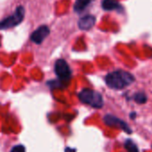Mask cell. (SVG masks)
<instances>
[{"mask_svg": "<svg viewBox=\"0 0 152 152\" xmlns=\"http://www.w3.org/2000/svg\"><path fill=\"white\" fill-rule=\"evenodd\" d=\"M105 82L110 89L122 90L132 84L134 82V77L132 74L126 71L118 70L107 74Z\"/></svg>", "mask_w": 152, "mask_h": 152, "instance_id": "6da1fadb", "label": "cell"}, {"mask_svg": "<svg viewBox=\"0 0 152 152\" xmlns=\"http://www.w3.org/2000/svg\"><path fill=\"white\" fill-rule=\"evenodd\" d=\"M80 100L94 108H101L104 105L103 97L98 91L90 89L83 90L78 95Z\"/></svg>", "mask_w": 152, "mask_h": 152, "instance_id": "7a4b0ae2", "label": "cell"}, {"mask_svg": "<svg viewBox=\"0 0 152 152\" xmlns=\"http://www.w3.org/2000/svg\"><path fill=\"white\" fill-rule=\"evenodd\" d=\"M24 15H25V10L23 7H18L15 12L11 16H8L4 20L0 21V30L11 29L19 25L23 21Z\"/></svg>", "mask_w": 152, "mask_h": 152, "instance_id": "3957f363", "label": "cell"}, {"mask_svg": "<svg viewBox=\"0 0 152 152\" xmlns=\"http://www.w3.org/2000/svg\"><path fill=\"white\" fill-rule=\"evenodd\" d=\"M55 72L60 81H69L72 78V71L67 62L64 59H58L55 64Z\"/></svg>", "mask_w": 152, "mask_h": 152, "instance_id": "277c9868", "label": "cell"}, {"mask_svg": "<svg viewBox=\"0 0 152 152\" xmlns=\"http://www.w3.org/2000/svg\"><path fill=\"white\" fill-rule=\"evenodd\" d=\"M104 122L108 126H115L119 127L120 129L124 130L126 133H132V129L129 127V125L123 120L119 119L118 117H115L112 115H107L104 116Z\"/></svg>", "mask_w": 152, "mask_h": 152, "instance_id": "5b68a950", "label": "cell"}, {"mask_svg": "<svg viewBox=\"0 0 152 152\" xmlns=\"http://www.w3.org/2000/svg\"><path fill=\"white\" fill-rule=\"evenodd\" d=\"M50 30L47 25L39 26L37 30H35L31 35V40L35 44H41L43 40L49 35Z\"/></svg>", "mask_w": 152, "mask_h": 152, "instance_id": "8992f818", "label": "cell"}, {"mask_svg": "<svg viewBox=\"0 0 152 152\" xmlns=\"http://www.w3.org/2000/svg\"><path fill=\"white\" fill-rule=\"evenodd\" d=\"M95 23H96V17L91 15H89L82 17L78 21V27L83 31H88L91 29L95 25Z\"/></svg>", "mask_w": 152, "mask_h": 152, "instance_id": "52a82bcc", "label": "cell"}, {"mask_svg": "<svg viewBox=\"0 0 152 152\" xmlns=\"http://www.w3.org/2000/svg\"><path fill=\"white\" fill-rule=\"evenodd\" d=\"M102 8L106 11H114L122 9V7L116 0H103Z\"/></svg>", "mask_w": 152, "mask_h": 152, "instance_id": "ba28073f", "label": "cell"}, {"mask_svg": "<svg viewBox=\"0 0 152 152\" xmlns=\"http://www.w3.org/2000/svg\"><path fill=\"white\" fill-rule=\"evenodd\" d=\"M91 0H76L74 3L73 9L75 12L81 13L91 4Z\"/></svg>", "mask_w": 152, "mask_h": 152, "instance_id": "9c48e42d", "label": "cell"}, {"mask_svg": "<svg viewBox=\"0 0 152 152\" xmlns=\"http://www.w3.org/2000/svg\"><path fill=\"white\" fill-rule=\"evenodd\" d=\"M124 147H125V148L127 149L128 152H139V149H138L136 144L130 139L125 140Z\"/></svg>", "mask_w": 152, "mask_h": 152, "instance_id": "30bf717a", "label": "cell"}, {"mask_svg": "<svg viewBox=\"0 0 152 152\" xmlns=\"http://www.w3.org/2000/svg\"><path fill=\"white\" fill-rule=\"evenodd\" d=\"M134 100L139 104H143L147 101V97L143 93H137L134 95Z\"/></svg>", "mask_w": 152, "mask_h": 152, "instance_id": "8fae6325", "label": "cell"}, {"mask_svg": "<svg viewBox=\"0 0 152 152\" xmlns=\"http://www.w3.org/2000/svg\"><path fill=\"white\" fill-rule=\"evenodd\" d=\"M11 152H26V150L23 145H16L13 147V148L11 149Z\"/></svg>", "mask_w": 152, "mask_h": 152, "instance_id": "7c38bea8", "label": "cell"}, {"mask_svg": "<svg viewBox=\"0 0 152 152\" xmlns=\"http://www.w3.org/2000/svg\"><path fill=\"white\" fill-rule=\"evenodd\" d=\"M65 152H76V149H75V148H65Z\"/></svg>", "mask_w": 152, "mask_h": 152, "instance_id": "4fadbf2b", "label": "cell"}, {"mask_svg": "<svg viewBox=\"0 0 152 152\" xmlns=\"http://www.w3.org/2000/svg\"><path fill=\"white\" fill-rule=\"evenodd\" d=\"M131 117H132V118H134V117H135V113L132 114V115H131Z\"/></svg>", "mask_w": 152, "mask_h": 152, "instance_id": "5bb4252c", "label": "cell"}]
</instances>
